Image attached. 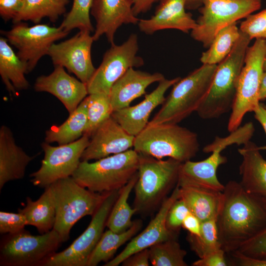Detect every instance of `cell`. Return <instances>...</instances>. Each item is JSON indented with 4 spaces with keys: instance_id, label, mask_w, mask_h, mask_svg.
Masks as SVG:
<instances>
[{
    "instance_id": "1",
    "label": "cell",
    "mask_w": 266,
    "mask_h": 266,
    "mask_svg": "<svg viewBox=\"0 0 266 266\" xmlns=\"http://www.w3.org/2000/svg\"><path fill=\"white\" fill-rule=\"evenodd\" d=\"M223 193L218 234L222 248L231 253L266 226V198L247 191L233 180L225 185Z\"/></svg>"
},
{
    "instance_id": "2",
    "label": "cell",
    "mask_w": 266,
    "mask_h": 266,
    "mask_svg": "<svg viewBox=\"0 0 266 266\" xmlns=\"http://www.w3.org/2000/svg\"><path fill=\"white\" fill-rule=\"evenodd\" d=\"M251 40L240 31V36L232 50L217 65L207 96L197 111L200 118L215 119L232 110L238 80Z\"/></svg>"
},
{
    "instance_id": "3",
    "label": "cell",
    "mask_w": 266,
    "mask_h": 266,
    "mask_svg": "<svg viewBox=\"0 0 266 266\" xmlns=\"http://www.w3.org/2000/svg\"><path fill=\"white\" fill-rule=\"evenodd\" d=\"M182 163L139 154L138 179L134 186L133 208L148 214L160 206L178 183Z\"/></svg>"
},
{
    "instance_id": "4",
    "label": "cell",
    "mask_w": 266,
    "mask_h": 266,
    "mask_svg": "<svg viewBox=\"0 0 266 266\" xmlns=\"http://www.w3.org/2000/svg\"><path fill=\"white\" fill-rule=\"evenodd\" d=\"M217 66L203 64L180 78L148 125L178 124L197 112L209 91Z\"/></svg>"
},
{
    "instance_id": "5",
    "label": "cell",
    "mask_w": 266,
    "mask_h": 266,
    "mask_svg": "<svg viewBox=\"0 0 266 266\" xmlns=\"http://www.w3.org/2000/svg\"><path fill=\"white\" fill-rule=\"evenodd\" d=\"M199 147L196 133L178 124L161 123L147 125L135 136L133 149L139 154L183 163L196 156Z\"/></svg>"
},
{
    "instance_id": "6",
    "label": "cell",
    "mask_w": 266,
    "mask_h": 266,
    "mask_svg": "<svg viewBox=\"0 0 266 266\" xmlns=\"http://www.w3.org/2000/svg\"><path fill=\"white\" fill-rule=\"evenodd\" d=\"M139 154L133 149L90 163L81 161L72 177L81 186L96 193L121 190L137 172Z\"/></svg>"
},
{
    "instance_id": "7",
    "label": "cell",
    "mask_w": 266,
    "mask_h": 266,
    "mask_svg": "<svg viewBox=\"0 0 266 266\" xmlns=\"http://www.w3.org/2000/svg\"><path fill=\"white\" fill-rule=\"evenodd\" d=\"M56 207L54 229L63 242L69 237L74 224L86 216H93L109 192H92L79 184L72 176L60 179L51 185Z\"/></svg>"
},
{
    "instance_id": "8",
    "label": "cell",
    "mask_w": 266,
    "mask_h": 266,
    "mask_svg": "<svg viewBox=\"0 0 266 266\" xmlns=\"http://www.w3.org/2000/svg\"><path fill=\"white\" fill-rule=\"evenodd\" d=\"M62 242L60 235L54 229L37 235L25 229L6 234L0 242V265L42 266L56 253Z\"/></svg>"
},
{
    "instance_id": "9",
    "label": "cell",
    "mask_w": 266,
    "mask_h": 266,
    "mask_svg": "<svg viewBox=\"0 0 266 266\" xmlns=\"http://www.w3.org/2000/svg\"><path fill=\"white\" fill-rule=\"evenodd\" d=\"M266 53V39H256L247 48L228 121V130L230 133L238 129L245 114L253 112L260 102L259 95Z\"/></svg>"
},
{
    "instance_id": "10",
    "label": "cell",
    "mask_w": 266,
    "mask_h": 266,
    "mask_svg": "<svg viewBox=\"0 0 266 266\" xmlns=\"http://www.w3.org/2000/svg\"><path fill=\"white\" fill-rule=\"evenodd\" d=\"M262 0H204L191 35L208 48L222 29L259 9Z\"/></svg>"
},
{
    "instance_id": "11",
    "label": "cell",
    "mask_w": 266,
    "mask_h": 266,
    "mask_svg": "<svg viewBox=\"0 0 266 266\" xmlns=\"http://www.w3.org/2000/svg\"><path fill=\"white\" fill-rule=\"evenodd\" d=\"M0 32L8 43L17 49L16 54L26 64L27 73L34 68L43 56L48 54L53 44L69 33L60 26L36 24L29 27L23 22L14 23L10 30Z\"/></svg>"
},
{
    "instance_id": "12",
    "label": "cell",
    "mask_w": 266,
    "mask_h": 266,
    "mask_svg": "<svg viewBox=\"0 0 266 266\" xmlns=\"http://www.w3.org/2000/svg\"><path fill=\"white\" fill-rule=\"evenodd\" d=\"M138 49V39L135 33L131 34L121 44H111L100 65L86 84L88 94L109 95L113 85L129 69L143 66V59L137 55Z\"/></svg>"
},
{
    "instance_id": "13",
    "label": "cell",
    "mask_w": 266,
    "mask_h": 266,
    "mask_svg": "<svg viewBox=\"0 0 266 266\" xmlns=\"http://www.w3.org/2000/svg\"><path fill=\"white\" fill-rule=\"evenodd\" d=\"M120 190L109 192L84 232L67 248L51 256L42 266H87L91 253L104 233Z\"/></svg>"
},
{
    "instance_id": "14",
    "label": "cell",
    "mask_w": 266,
    "mask_h": 266,
    "mask_svg": "<svg viewBox=\"0 0 266 266\" xmlns=\"http://www.w3.org/2000/svg\"><path fill=\"white\" fill-rule=\"evenodd\" d=\"M89 141L90 137L83 135L74 142L57 146L43 142L44 158L40 168L30 174L31 182L35 186L45 188L60 179L72 176Z\"/></svg>"
},
{
    "instance_id": "15",
    "label": "cell",
    "mask_w": 266,
    "mask_h": 266,
    "mask_svg": "<svg viewBox=\"0 0 266 266\" xmlns=\"http://www.w3.org/2000/svg\"><path fill=\"white\" fill-rule=\"evenodd\" d=\"M237 141L236 136L233 133L224 137L216 136L212 142L203 148L205 153L212 152L207 158L198 162L189 160L182 163L177 184L223 192L225 185L218 180L217 171L220 165L227 162V159L221 153Z\"/></svg>"
},
{
    "instance_id": "16",
    "label": "cell",
    "mask_w": 266,
    "mask_h": 266,
    "mask_svg": "<svg viewBox=\"0 0 266 266\" xmlns=\"http://www.w3.org/2000/svg\"><path fill=\"white\" fill-rule=\"evenodd\" d=\"M90 33L88 31L79 30L71 38L53 44L47 54L54 66L66 68L85 84L96 69L91 58V48L95 41Z\"/></svg>"
},
{
    "instance_id": "17",
    "label": "cell",
    "mask_w": 266,
    "mask_h": 266,
    "mask_svg": "<svg viewBox=\"0 0 266 266\" xmlns=\"http://www.w3.org/2000/svg\"><path fill=\"white\" fill-rule=\"evenodd\" d=\"M179 187L177 184L171 194L163 201L159 209L148 225L140 233L132 238L125 248L117 256L104 265V266H118L131 255L169 239L176 238L166 226V218L173 203L179 198Z\"/></svg>"
},
{
    "instance_id": "18",
    "label": "cell",
    "mask_w": 266,
    "mask_h": 266,
    "mask_svg": "<svg viewBox=\"0 0 266 266\" xmlns=\"http://www.w3.org/2000/svg\"><path fill=\"white\" fill-rule=\"evenodd\" d=\"M135 136L128 133L112 117L102 123L90 138L81 161L97 160L133 149Z\"/></svg>"
},
{
    "instance_id": "19",
    "label": "cell",
    "mask_w": 266,
    "mask_h": 266,
    "mask_svg": "<svg viewBox=\"0 0 266 266\" xmlns=\"http://www.w3.org/2000/svg\"><path fill=\"white\" fill-rule=\"evenodd\" d=\"M91 14L96 21L94 41L105 35L110 44L114 43L115 34L121 26L137 24L139 20L133 13L131 0H93Z\"/></svg>"
},
{
    "instance_id": "20",
    "label": "cell",
    "mask_w": 266,
    "mask_h": 266,
    "mask_svg": "<svg viewBox=\"0 0 266 266\" xmlns=\"http://www.w3.org/2000/svg\"><path fill=\"white\" fill-rule=\"evenodd\" d=\"M54 66L50 74L36 78L34 89L36 92H47L56 97L70 114L88 94L87 85L68 74L64 67Z\"/></svg>"
},
{
    "instance_id": "21",
    "label": "cell",
    "mask_w": 266,
    "mask_h": 266,
    "mask_svg": "<svg viewBox=\"0 0 266 266\" xmlns=\"http://www.w3.org/2000/svg\"><path fill=\"white\" fill-rule=\"evenodd\" d=\"M179 77L171 79L164 78L157 87L145 96L139 103L113 112L111 117L129 134L134 136L138 134L148 125L152 111L163 104L167 90L180 80Z\"/></svg>"
},
{
    "instance_id": "22",
    "label": "cell",
    "mask_w": 266,
    "mask_h": 266,
    "mask_svg": "<svg viewBox=\"0 0 266 266\" xmlns=\"http://www.w3.org/2000/svg\"><path fill=\"white\" fill-rule=\"evenodd\" d=\"M154 15L139 19L137 23L141 32L148 35L159 31L175 29L188 33L196 26L192 15L186 11L185 0H160Z\"/></svg>"
},
{
    "instance_id": "23",
    "label": "cell",
    "mask_w": 266,
    "mask_h": 266,
    "mask_svg": "<svg viewBox=\"0 0 266 266\" xmlns=\"http://www.w3.org/2000/svg\"><path fill=\"white\" fill-rule=\"evenodd\" d=\"M164 78L160 72L151 73L130 68L111 88L109 97L113 111L130 106L133 100L146 94L151 84Z\"/></svg>"
},
{
    "instance_id": "24",
    "label": "cell",
    "mask_w": 266,
    "mask_h": 266,
    "mask_svg": "<svg viewBox=\"0 0 266 266\" xmlns=\"http://www.w3.org/2000/svg\"><path fill=\"white\" fill-rule=\"evenodd\" d=\"M35 156H30L16 143L11 130L0 128V190L9 181L22 179L27 166Z\"/></svg>"
},
{
    "instance_id": "25",
    "label": "cell",
    "mask_w": 266,
    "mask_h": 266,
    "mask_svg": "<svg viewBox=\"0 0 266 266\" xmlns=\"http://www.w3.org/2000/svg\"><path fill=\"white\" fill-rule=\"evenodd\" d=\"M260 151L250 140L238 149L242 157L240 183L247 191L266 198V160Z\"/></svg>"
},
{
    "instance_id": "26",
    "label": "cell",
    "mask_w": 266,
    "mask_h": 266,
    "mask_svg": "<svg viewBox=\"0 0 266 266\" xmlns=\"http://www.w3.org/2000/svg\"><path fill=\"white\" fill-rule=\"evenodd\" d=\"M178 186L179 198L201 222L218 218L223 202V192L189 185Z\"/></svg>"
},
{
    "instance_id": "27",
    "label": "cell",
    "mask_w": 266,
    "mask_h": 266,
    "mask_svg": "<svg viewBox=\"0 0 266 266\" xmlns=\"http://www.w3.org/2000/svg\"><path fill=\"white\" fill-rule=\"evenodd\" d=\"M27 66L21 60L5 37L0 38V75L6 90L11 96H16V90H24L30 84L25 75Z\"/></svg>"
},
{
    "instance_id": "28",
    "label": "cell",
    "mask_w": 266,
    "mask_h": 266,
    "mask_svg": "<svg viewBox=\"0 0 266 266\" xmlns=\"http://www.w3.org/2000/svg\"><path fill=\"white\" fill-rule=\"evenodd\" d=\"M26 200L25 206L18 208V212L25 216L28 225L35 227L40 234L52 230L55 223L56 207L51 186L45 188L37 200L33 201L29 197Z\"/></svg>"
},
{
    "instance_id": "29",
    "label": "cell",
    "mask_w": 266,
    "mask_h": 266,
    "mask_svg": "<svg viewBox=\"0 0 266 266\" xmlns=\"http://www.w3.org/2000/svg\"><path fill=\"white\" fill-rule=\"evenodd\" d=\"M87 122V103L84 99L63 124L53 126L46 131L45 142L58 145L74 142L84 135Z\"/></svg>"
},
{
    "instance_id": "30",
    "label": "cell",
    "mask_w": 266,
    "mask_h": 266,
    "mask_svg": "<svg viewBox=\"0 0 266 266\" xmlns=\"http://www.w3.org/2000/svg\"><path fill=\"white\" fill-rule=\"evenodd\" d=\"M142 227V221L135 220L133 225L123 232L115 233L110 229L104 232L91 253L87 266H96L101 262L109 261L117 250L131 239Z\"/></svg>"
},
{
    "instance_id": "31",
    "label": "cell",
    "mask_w": 266,
    "mask_h": 266,
    "mask_svg": "<svg viewBox=\"0 0 266 266\" xmlns=\"http://www.w3.org/2000/svg\"><path fill=\"white\" fill-rule=\"evenodd\" d=\"M22 8L12 21L14 23L30 21L38 24L47 18L55 23L66 11L69 0H23Z\"/></svg>"
},
{
    "instance_id": "32",
    "label": "cell",
    "mask_w": 266,
    "mask_h": 266,
    "mask_svg": "<svg viewBox=\"0 0 266 266\" xmlns=\"http://www.w3.org/2000/svg\"><path fill=\"white\" fill-rule=\"evenodd\" d=\"M138 179V172L120 190L107 219L106 226L115 233H122L129 229L133 224V215L136 210L129 203V196Z\"/></svg>"
},
{
    "instance_id": "33",
    "label": "cell",
    "mask_w": 266,
    "mask_h": 266,
    "mask_svg": "<svg viewBox=\"0 0 266 266\" xmlns=\"http://www.w3.org/2000/svg\"><path fill=\"white\" fill-rule=\"evenodd\" d=\"M240 36V30L234 23L220 31L208 49L202 52L200 60L202 64L218 65L230 53Z\"/></svg>"
},
{
    "instance_id": "34",
    "label": "cell",
    "mask_w": 266,
    "mask_h": 266,
    "mask_svg": "<svg viewBox=\"0 0 266 266\" xmlns=\"http://www.w3.org/2000/svg\"><path fill=\"white\" fill-rule=\"evenodd\" d=\"M150 262L153 266H187V252L176 238L157 243L149 248Z\"/></svg>"
},
{
    "instance_id": "35",
    "label": "cell",
    "mask_w": 266,
    "mask_h": 266,
    "mask_svg": "<svg viewBox=\"0 0 266 266\" xmlns=\"http://www.w3.org/2000/svg\"><path fill=\"white\" fill-rule=\"evenodd\" d=\"M85 99L87 122L84 135L90 138L97 128L111 117L113 110L109 95L94 93L89 94Z\"/></svg>"
},
{
    "instance_id": "36",
    "label": "cell",
    "mask_w": 266,
    "mask_h": 266,
    "mask_svg": "<svg viewBox=\"0 0 266 266\" xmlns=\"http://www.w3.org/2000/svg\"><path fill=\"white\" fill-rule=\"evenodd\" d=\"M187 240L192 250L200 258L222 248L217 226V218L201 222L200 234L195 236L189 233Z\"/></svg>"
},
{
    "instance_id": "37",
    "label": "cell",
    "mask_w": 266,
    "mask_h": 266,
    "mask_svg": "<svg viewBox=\"0 0 266 266\" xmlns=\"http://www.w3.org/2000/svg\"><path fill=\"white\" fill-rule=\"evenodd\" d=\"M93 0H73L70 11L60 25L64 30L70 32L74 29L94 32L90 14Z\"/></svg>"
},
{
    "instance_id": "38",
    "label": "cell",
    "mask_w": 266,
    "mask_h": 266,
    "mask_svg": "<svg viewBox=\"0 0 266 266\" xmlns=\"http://www.w3.org/2000/svg\"><path fill=\"white\" fill-rule=\"evenodd\" d=\"M239 30L251 39H266V9L246 17L240 24Z\"/></svg>"
},
{
    "instance_id": "39",
    "label": "cell",
    "mask_w": 266,
    "mask_h": 266,
    "mask_svg": "<svg viewBox=\"0 0 266 266\" xmlns=\"http://www.w3.org/2000/svg\"><path fill=\"white\" fill-rule=\"evenodd\" d=\"M235 251L250 258L266 259V226Z\"/></svg>"
},
{
    "instance_id": "40",
    "label": "cell",
    "mask_w": 266,
    "mask_h": 266,
    "mask_svg": "<svg viewBox=\"0 0 266 266\" xmlns=\"http://www.w3.org/2000/svg\"><path fill=\"white\" fill-rule=\"evenodd\" d=\"M190 212L185 202L177 199L171 205L166 218V226L172 233L177 235L182 227L183 221Z\"/></svg>"
},
{
    "instance_id": "41",
    "label": "cell",
    "mask_w": 266,
    "mask_h": 266,
    "mask_svg": "<svg viewBox=\"0 0 266 266\" xmlns=\"http://www.w3.org/2000/svg\"><path fill=\"white\" fill-rule=\"evenodd\" d=\"M28 225L25 216L21 213L0 212V233L13 234L18 233Z\"/></svg>"
},
{
    "instance_id": "42",
    "label": "cell",
    "mask_w": 266,
    "mask_h": 266,
    "mask_svg": "<svg viewBox=\"0 0 266 266\" xmlns=\"http://www.w3.org/2000/svg\"><path fill=\"white\" fill-rule=\"evenodd\" d=\"M23 4V0H0V15L7 22L13 21L20 12Z\"/></svg>"
},
{
    "instance_id": "43",
    "label": "cell",
    "mask_w": 266,
    "mask_h": 266,
    "mask_svg": "<svg viewBox=\"0 0 266 266\" xmlns=\"http://www.w3.org/2000/svg\"><path fill=\"white\" fill-rule=\"evenodd\" d=\"M225 251L220 248L194 262L193 266H226Z\"/></svg>"
},
{
    "instance_id": "44",
    "label": "cell",
    "mask_w": 266,
    "mask_h": 266,
    "mask_svg": "<svg viewBox=\"0 0 266 266\" xmlns=\"http://www.w3.org/2000/svg\"><path fill=\"white\" fill-rule=\"evenodd\" d=\"M149 249L147 248L131 255L121 264L123 266H149Z\"/></svg>"
},
{
    "instance_id": "45",
    "label": "cell",
    "mask_w": 266,
    "mask_h": 266,
    "mask_svg": "<svg viewBox=\"0 0 266 266\" xmlns=\"http://www.w3.org/2000/svg\"><path fill=\"white\" fill-rule=\"evenodd\" d=\"M201 222L194 214L190 212L185 217L182 227L187 230L189 234L198 236L200 234Z\"/></svg>"
},
{
    "instance_id": "46",
    "label": "cell",
    "mask_w": 266,
    "mask_h": 266,
    "mask_svg": "<svg viewBox=\"0 0 266 266\" xmlns=\"http://www.w3.org/2000/svg\"><path fill=\"white\" fill-rule=\"evenodd\" d=\"M160 0H131L133 3V9L134 15L144 13L149 11L153 5Z\"/></svg>"
},
{
    "instance_id": "47",
    "label": "cell",
    "mask_w": 266,
    "mask_h": 266,
    "mask_svg": "<svg viewBox=\"0 0 266 266\" xmlns=\"http://www.w3.org/2000/svg\"><path fill=\"white\" fill-rule=\"evenodd\" d=\"M253 112L255 118L260 123L266 134V106L260 102ZM259 148L260 150H266V145Z\"/></svg>"
},
{
    "instance_id": "48",
    "label": "cell",
    "mask_w": 266,
    "mask_h": 266,
    "mask_svg": "<svg viewBox=\"0 0 266 266\" xmlns=\"http://www.w3.org/2000/svg\"><path fill=\"white\" fill-rule=\"evenodd\" d=\"M260 101L266 100V71H264L262 77L259 90Z\"/></svg>"
},
{
    "instance_id": "49",
    "label": "cell",
    "mask_w": 266,
    "mask_h": 266,
    "mask_svg": "<svg viewBox=\"0 0 266 266\" xmlns=\"http://www.w3.org/2000/svg\"><path fill=\"white\" fill-rule=\"evenodd\" d=\"M204 0H185L186 9L194 10L201 7Z\"/></svg>"
},
{
    "instance_id": "50",
    "label": "cell",
    "mask_w": 266,
    "mask_h": 266,
    "mask_svg": "<svg viewBox=\"0 0 266 266\" xmlns=\"http://www.w3.org/2000/svg\"><path fill=\"white\" fill-rule=\"evenodd\" d=\"M263 68H264V71H266V53L265 57Z\"/></svg>"
}]
</instances>
